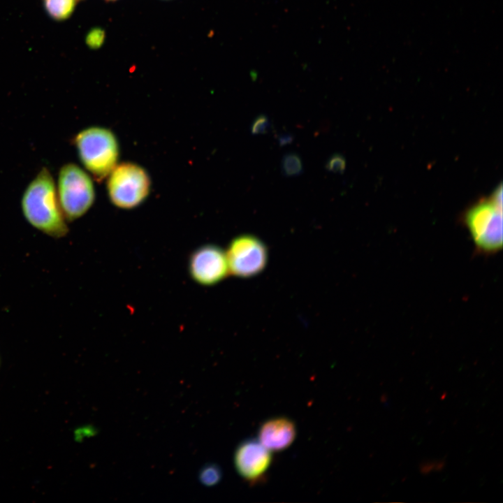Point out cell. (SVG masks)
<instances>
[{
    "label": "cell",
    "instance_id": "1",
    "mask_svg": "<svg viewBox=\"0 0 503 503\" xmlns=\"http://www.w3.org/2000/svg\"><path fill=\"white\" fill-rule=\"evenodd\" d=\"M22 210L29 224L45 235L54 238L67 235L66 219L59 203L52 175L47 168H43L25 189Z\"/></svg>",
    "mask_w": 503,
    "mask_h": 503
},
{
    "label": "cell",
    "instance_id": "2",
    "mask_svg": "<svg viewBox=\"0 0 503 503\" xmlns=\"http://www.w3.org/2000/svg\"><path fill=\"white\" fill-rule=\"evenodd\" d=\"M80 161L96 181H102L117 166L119 145L114 133L102 127H89L73 138Z\"/></svg>",
    "mask_w": 503,
    "mask_h": 503
},
{
    "label": "cell",
    "instance_id": "3",
    "mask_svg": "<svg viewBox=\"0 0 503 503\" xmlns=\"http://www.w3.org/2000/svg\"><path fill=\"white\" fill-rule=\"evenodd\" d=\"M57 196L66 221L83 216L94 202L95 191L91 177L74 163H66L59 170Z\"/></svg>",
    "mask_w": 503,
    "mask_h": 503
},
{
    "label": "cell",
    "instance_id": "4",
    "mask_svg": "<svg viewBox=\"0 0 503 503\" xmlns=\"http://www.w3.org/2000/svg\"><path fill=\"white\" fill-rule=\"evenodd\" d=\"M107 188L110 199L115 206L131 209L147 197L150 179L140 166L123 163L117 165L109 174Z\"/></svg>",
    "mask_w": 503,
    "mask_h": 503
},
{
    "label": "cell",
    "instance_id": "5",
    "mask_svg": "<svg viewBox=\"0 0 503 503\" xmlns=\"http://www.w3.org/2000/svg\"><path fill=\"white\" fill-rule=\"evenodd\" d=\"M465 221L476 247L481 252L491 253L502 248V206L491 198L469 209Z\"/></svg>",
    "mask_w": 503,
    "mask_h": 503
},
{
    "label": "cell",
    "instance_id": "6",
    "mask_svg": "<svg viewBox=\"0 0 503 503\" xmlns=\"http://www.w3.org/2000/svg\"><path fill=\"white\" fill-rule=\"evenodd\" d=\"M229 273L242 278L261 272L268 263V249L257 237L242 235L235 238L226 252Z\"/></svg>",
    "mask_w": 503,
    "mask_h": 503
},
{
    "label": "cell",
    "instance_id": "7",
    "mask_svg": "<svg viewBox=\"0 0 503 503\" xmlns=\"http://www.w3.org/2000/svg\"><path fill=\"white\" fill-rule=\"evenodd\" d=\"M189 270L199 284L212 286L220 282L229 274L226 252L214 245L198 247L190 256Z\"/></svg>",
    "mask_w": 503,
    "mask_h": 503
},
{
    "label": "cell",
    "instance_id": "8",
    "mask_svg": "<svg viewBox=\"0 0 503 503\" xmlns=\"http://www.w3.org/2000/svg\"><path fill=\"white\" fill-rule=\"evenodd\" d=\"M270 451L258 439H249L242 442L235 452L236 470L246 481H258L271 463Z\"/></svg>",
    "mask_w": 503,
    "mask_h": 503
},
{
    "label": "cell",
    "instance_id": "9",
    "mask_svg": "<svg viewBox=\"0 0 503 503\" xmlns=\"http://www.w3.org/2000/svg\"><path fill=\"white\" fill-rule=\"evenodd\" d=\"M258 440L270 451H281L289 447L296 437V427L285 417L270 419L262 424Z\"/></svg>",
    "mask_w": 503,
    "mask_h": 503
},
{
    "label": "cell",
    "instance_id": "10",
    "mask_svg": "<svg viewBox=\"0 0 503 503\" xmlns=\"http://www.w3.org/2000/svg\"><path fill=\"white\" fill-rule=\"evenodd\" d=\"M45 10L54 20L64 21L73 14L75 0H43Z\"/></svg>",
    "mask_w": 503,
    "mask_h": 503
},
{
    "label": "cell",
    "instance_id": "11",
    "mask_svg": "<svg viewBox=\"0 0 503 503\" xmlns=\"http://www.w3.org/2000/svg\"><path fill=\"white\" fill-rule=\"evenodd\" d=\"M281 171L286 177H293L303 172L302 162L300 156L296 152L285 154L281 161Z\"/></svg>",
    "mask_w": 503,
    "mask_h": 503
},
{
    "label": "cell",
    "instance_id": "12",
    "mask_svg": "<svg viewBox=\"0 0 503 503\" xmlns=\"http://www.w3.org/2000/svg\"><path fill=\"white\" fill-rule=\"evenodd\" d=\"M222 473L220 467L216 464L204 465L198 473L200 482L205 486L217 485L221 480Z\"/></svg>",
    "mask_w": 503,
    "mask_h": 503
},
{
    "label": "cell",
    "instance_id": "13",
    "mask_svg": "<svg viewBox=\"0 0 503 503\" xmlns=\"http://www.w3.org/2000/svg\"><path fill=\"white\" fill-rule=\"evenodd\" d=\"M271 129V123L268 116L261 114L253 120L250 131L253 135L265 134Z\"/></svg>",
    "mask_w": 503,
    "mask_h": 503
},
{
    "label": "cell",
    "instance_id": "14",
    "mask_svg": "<svg viewBox=\"0 0 503 503\" xmlns=\"http://www.w3.org/2000/svg\"><path fill=\"white\" fill-rule=\"evenodd\" d=\"M325 168L333 173H342L346 168L345 159L340 154H334L327 160Z\"/></svg>",
    "mask_w": 503,
    "mask_h": 503
},
{
    "label": "cell",
    "instance_id": "15",
    "mask_svg": "<svg viewBox=\"0 0 503 503\" xmlns=\"http://www.w3.org/2000/svg\"><path fill=\"white\" fill-rule=\"evenodd\" d=\"M105 39V32L101 28H94L89 31L86 36V43L92 49L101 46Z\"/></svg>",
    "mask_w": 503,
    "mask_h": 503
},
{
    "label": "cell",
    "instance_id": "16",
    "mask_svg": "<svg viewBox=\"0 0 503 503\" xmlns=\"http://www.w3.org/2000/svg\"><path fill=\"white\" fill-rule=\"evenodd\" d=\"M292 137L291 135L286 134L282 136H280L279 138V142L281 145H286L287 143H290L292 140Z\"/></svg>",
    "mask_w": 503,
    "mask_h": 503
},
{
    "label": "cell",
    "instance_id": "17",
    "mask_svg": "<svg viewBox=\"0 0 503 503\" xmlns=\"http://www.w3.org/2000/svg\"><path fill=\"white\" fill-rule=\"evenodd\" d=\"M108 1H114V0H108Z\"/></svg>",
    "mask_w": 503,
    "mask_h": 503
}]
</instances>
